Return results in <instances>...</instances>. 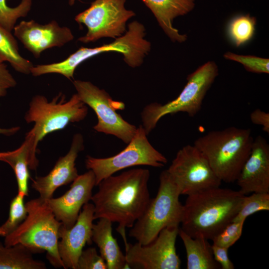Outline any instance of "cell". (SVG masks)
Returning a JSON list of instances; mask_svg holds the SVG:
<instances>
[{"label":"cell","instance_id":"obj_18","mask_svg":"<svg viewBox=\"0 0 269 269\" xmlns=\"http://www.w3.org/2000/svg\"><path fill=\"white\" fill-rule=\"evenodd\" d=\"M151 10L159 26L174 42H184L186 34H181L173 25V20L191 12L195 7L194 0H141Z\"/></svg>","mask_w":269,"mask_h":269},{"label":"cell","instance_id":"obj_20","mask_svg":"<svg viewBox=\"0 0 269 269\" xmlns=\"http://www.w3.org/2000/svg\"><path fill=\"white\" fill-rule=\"evenodd\" d=\"M112 222L100 218L92 227V240L98 247L100 255L104 259L107 269H130L125 255L122 253L116 239L112 234Z\"/></svg>","mask_w":269,"mask_h":269},{"label":"cell","instance_id":"obj_5","mask_svg":"<svg viewBox=\"0 0 269 269\" xmlns=\"http://www.w3.org/2000/svg\"><path fill=\"white\" fill-rule=\"evenodd\" d=\"M180 191L166 170L159 176V185L155 197L150 199L141 216L129 233L142 245L152 242L164 228L179 227L183 205L179 201Z\"/></svg>","mask_w":269,"mask_h":269},{"label":"cell","instance_id":"obj_6","mask_svg":"<svg viewBox=\"0 0 269 269\" xmlns=\"http://www.w3.org/2000/svg\"><path fill=\"white\" fill-rule=\"evenodd\" d=\"M88 106L77 94L66 100V96L59 93L51 101L43 95L32 97L24 116L27 123H34L26 134L33 139V148L37 152L40 141L52 132L64 129L70 123L83 121L88 114Z\"/></svg>","mask_w":269,"mask_h":269},{"label":"cell","instance_id":"obj_29","mask_svg":"<svg viewBox=\"0 0 269 269\" xmlns=\"http://www.w3.org/2000/svg\"><path fill=\"white\" fill-rule=\"evenodd\" d=\"M245 221H232L212 240L213 244L229 249L241 237Z\"/></svg>","mask_w":269,"mask_h":269},{"label":"cell","instance_id":"obj_23","mask_svg":"<svg viewBox=\"0 0 269 269\" xmlns=\"http://www.w3.org/2000/svg\"><path fill=\"white\" fill-rule=\"evenodd\" d=\"M0 55L15 71L24 74L30 73L33 66L32 63L20 55L17 41L11 32L0 25Z\"/></svg>","mask_w":269,"mask_h":269},{"label":"cell","instance_id":"obj_15","mask_svg":"<svg viewBox=\"0 0 269 269\" xmlns=\"http://www.w3.org/2000/svg\"><path fill=\"white\" fill-rule=\"evenodd\" d=\"M95 186V175L89 170L79 175L63 195L47 200L55 217L65 228L70 229L75 224L81 209L91 200Z\"/></svg>","mask_w":269,"mask_h":269},{"label":"cell","instance_id":"obj_33","mask_svg":"<svg viewBox=\"0 0 269 269\" xmlns=\"http://www.w3.org/2000/svg\"><path fill=\"white\" fill-rule=\"evenodd\" d=\"M250 120L255 125L262 127L263 131L269 134V113L257 109L250 114Z\"/></svg>","mask_w":269,"mask_h":269},{"label":"cell","instance_id":"obj_27","mask_svg":"<svg viewBox=\"0 0 269 269\" xmlns=\"http://www.w3.org/2000/svg\"><path fill=\"white\" fill-rule=\"evenodd\" d=\"M7 0H0V25L11 32L17 20L25 16L30 9L32 0H21L16 6L11 7L6 4Z\"/></svg>","mask_w":269,"mask_h":269},{"label":"cell","instance_id":"obj_24","mask_svg":"<svg viewBox=\"0 0 269 269\" xmlns=\"http://www.w3.org/2000/svg\"><path fill=\"white\" fill-rule=\"evenodd\" d=\"M256 22V17L249 14L238 15L231 20L228 27V34L235 46L240 47L253 38Z\"/></svg>","mask_w":269,"mask_h":269},{"label":"cell","instance_id":"obj_17","mask_svg":"<svg viewBox=\"0 0 269 269\" xmlns=\"http://www.w3.org/2000/svg\"><path fill=\"white\" fill-rule=\"evenodd\" d=\"M236 181L244 195L269 193V144L261 135L254 139L251 153Z\"/></svg>","mask_w":269,"mask_h":269},{"label":"cell","instance_id":"obj_9","mask_svg":"<svg viewBox=\"0 0 269 269\" xmlns=\"http://www.w3.org/2000/svg\"><path fill=\"white\" fill-rule=\"evenodd\" d=\"M126 0H95L75 20L85 24L87 32L78 40L84 43L100 38L116 39L126 32V23L135 13L125 7Z\"/></svg>","mask_w":269,"mask_h":269},{"label":"cell","instance_id":"obj_16","mask_svg":"<svg viewBox=\"0 0 269 269\" xmlns=\"http://www.w3.org/2000/svg\"><path fill=\"white\" fill-rule=\"evenodd\" d=\"M84 149L83 135L74 134L70 148L66 154L60 157L49 173L32 179V188L39 197L48 200L52 198L55 190L61 186L72 182L79 176L75 161L79 153Z\"/></svg>","mask_w":269,"mask_h":269},{"label":"cell","instance_id":"obj_13","mask_svg":"<svg viewBox=\"0 0 269 269\" xmlns=\"http://www.w3.org/2000/svg\"><path fill=\"white\" fill-rule=\"evenodd\" d=\"M94 212L93 204L86 203L72 227L66 229L62 225L60 226L58 251L64 269H77L83 248L86 244H92Z\"/></svg>","mask_w":269,"mask_h":269},{"label":"cell","instance_id":"obj_36","mask_svg":"<svg viewBox=\"0 0 269 269\" xmlns=\"http://www.w3.org/2000/svg\"><path fill=\"white\" fill-rule=\"evenodd\" d=\"M4 61H5L3 58L0 55V64L3 63Z\"/></svg>","mask_w":269,"mask_h":269},{"label":"cell","instance_id":"obj_28","mask_svg":"<svg viewBox=\"0 0 269 269\" xmlns=\"http://www.w3.org/2000/svg\"><path fill=\"white\" fill-rule=\"evenodd\" d=\"M225 59L241 63L248 71L256 73H269V59L253 55H243L227 52Z\"/></svg>","mask_w":269,"mask_h":269},{"label":"cell","instance_id":"obj_30","mask_svg":"<svg viewBox=\"0 0 269 269\" xmlns=\"http://www.w3.org/2000/svg\"><path fill=\"white\" fill-rule=\"evenodd\" d=\"M77 269H107L104 259L94 247L83 250L77 263Z\"/></svg>","mask_w":269,"mask_h":269},{"label":"cell","instance_id":"obj_19","mask_svg":"<svg viewBox=\"0 0 269 269\" xmlns=\"http://www.w3.org/2000/svg\"><path fill=\"white\" fill-rule=\"evenodd\" d=\"M0 161L7 163L15 175L18 193L28 196V181L30 178L28 169L36 170L39 161L33 149V139L26 134L25 140L17 149L0 152Z\"/></svg>","mask_w":269,"mask_h":269},{"label":"cell","instance_id":"obj_12","mask_svg":"<svg viewBox=\"0 0 269 269\" xmlns=\"http://www.w3.org/2000/svg\"><path fill=\"white\" fill-rule=\"evenodd\" d=\"M179 227L162 229L147 245L138 242L125 244L126 260L130 267L142 269H179L180 259L176 253V240Z\"/></svg>","mask_w":269,"mask_h":269},{"label":"cell","instance_id":"obj_7","mask_svg":"<svg viewBox=\"0 0 269 269\" xmlns=\"http://www.w3.org/2000/svg\"><path fill=\"white\" fill-rule=\"evenodd\" d=\"M218 75V68L214 61H208L188 75L187 83L178 96L164 104L151 103L141 113L142 126L147 135L158 122L167 115L179 112L195 116L201 110L204 98Z\"/></svg>","mask_w":269,"mask_h":269},{"label":"cell","instance_id":"obj_25","mask_svg":"<svg viewBox=\"0 0 269 269\" xmlns=\"http://www.w3.org/2000/svg\"><path fill=\"white\" fill-rule=\"evenodd\" d=\"M25 196L18 193L9 204L8 217L0 226V237H5L12 233L23 222L27 215L24 203Z\"/></svg>","mask_w":269,"mask_h":269},{"label":"cell","instance_id":"obj_14","mask_svg":"<svg viewBox=\"0 0 269 269\" xmlns=\"http://www.w3.org/2000/svg\"><path fill=\"white\" fill-rule=\"evenodd\" d=\"M13 30L14 35L36 58L45 50L63 46L74 39L70 28L60 26L54 20L46 24L23 20Z\"/></svg>","mask_w":269,"mask_h":269},{"label":"cell","instance_id":"obj_35","mask_svg":"<svg viewBox=\"0 0 269 269\" xmlns=\"http://www.w3.org/2000/svg\"><path fill=\"white\" fill-rule=\"evenodd\" d=\"M75 0H68L69 4L70 5H73L74 3H75Z\"/></svg>","mask_w":269,"mask_h":269},{"label":"cell","instance_id":"obj_4","mask_svg":"<svg viewBox=\"0 0 269 269\" xmlns=\"http://www.w3.org/2000/svg\"><path fill=\"white\" fill-rule=\"evenodd\" d=\"M27 215L12 233L4 237V245L21 244L35 253L47 252L46 258L55 268H63L58 251L62 223L57 220L47 200L39 197L25 203Z\"/></svg>","mask_w":269,"mask_h":269},{"label":"cell","instance_id":"obj_31","mask_svg":"<svg viewBox=\"0 0 269 269\" xmlns=\"http://www.w3.org/2000/svg\"><path fill=\"white\" fill-rule=\"evenodd\" d=\"M213 257L222 269H234L235 266L228 256V249L214 244L211 245Z\"/></svg>","mask_w":269,"mask_h":269},{"label":"cell","instance_id":"obj_32","mask_svg":"<svg viewBox=\"0 0 269 269\" xmlns=\"http://www.w3.org/2000/svg\"><path fill=\"white\" fill-rule=\"evenodd\" d=\"M16 81L9 72L6 66L2 63L0 64V97L6 95L7 90L15 87Z\"/></svg>","mask_w":269,"mask_h":269},{"label":"cell","instance_id":"obj_1","mask_svg":"<svg viewBox=\"0 0 269 269\" xmlns=\"http://www.w3.org/2000/svg\"><path fill=\"white\" fill-rule=\"evenodd\" d=\"M149 177V171L141 168L113 174L98 184L97 192L92 196L94 220L105 218L117 223L116 230L124 244L127 243L126 229L134 226L150 199Z\"/></svg>","mask_w":269,"mask_h":269},{"label":"cell","instance_id":"obj_8","mask_svg":"<svg viewBox=\"0 0 269 269\" xmlns=\"http://www.w3.org/2000/svg\"><path fill=\"white\" fill-rule=\"evenodd\" d=\"M147 135L143 127L140 125L127 147L118 154L106 158L87 155L86 167L93 172L96 186L104 178L128 167L138 165L163 167L167 159L151 144Z\"/></svg>","mask_w":269,"mask_h":269},{"label":"cell","instance_id":"obj_22","mask_svg":"<svg viewBox=\"0 0 269 269\" xmlns=\"http://www.w3.org/2000/svg\"><path fill=\"white\" fill-rule=\"evenodd\" d=\"M35 252L18 244L6 246L0 242V269H45V263L35 259Z\"/></svg>","mask_w":269,"mask_h":269},{"label":"cell","instance_id":"obj_3","mask_svg":"<svg viewBox=\"0 0 269 269\" xmlns=\"http://www.w3.org/2000/svg\"><path fill=\"white\" fill-rule=\"evenodd\" d=\"M250 129L230 127L209 132L194 142L222 182L236 181L252 148Z\"/></svg>","mask_w":269,"mask_h":269},{"label":"cell","instance_id":"obj_11","mask_svg":"<svg viewBox=\"0 0 269 269\" xmlns=\"http://www.w3.org/2000/svg\"><path fill=\"white\" fill-rule=\"evenodd\" d=\"M73 85L80 100L95 112L98 122L93 127L97 132L113 135L125 143L134 137L137 127L125 121L116 112L115 104L109 94L89 81L74 80Z\"/></svg>","mask_w":269,"mask_h":269},{"label":"cell","instance_id":"obj_34","mask_svg":"<svg viewBox=\"0 0 269 269\" xmlns=\"http://www.w3.org/2000/svg\"><path fill=\"white\" fill-rule=\"evenodd\" d=\"M19 130V127H14L8 129L0 128V134H3L6 136L12 135L17 133Z\"/></svg>","mask_w":269,"mask_h":269},{"label":"cell","instance_id":"obj_21","mask_svg":"<svg viewBox=\"0 0 269 269\" xmlns=\"http://www.w3.org/2000/svg\"><path fill=\"white\" fill-rule=\"evenodd\" d=\"M178 235L186 250L187 269H221L214 259L208 240L203 237L192 238L180 227Z\"/></svg>","mask_w":269,"mask_h":269},{"label":"cell","instance_id":"obj_26","mask_svg":"<svg viewBox=\"0 0 269 269\" xmlns=\"http://www.w3.org/2000/svg\"><path fill=\"white\" fill-rule=\"evenodd\" d=\"M269 210V193L254 192L244 195L240 209L232 221H245L248 217L261 211Z\"/></svg>","mask_w":269,"mask_h":269},{"label":"cell","instance_id":"obj_10","mask_svg":"<svg viewBox=\"0 0 269 269\" xmlns=\"http://www.w3.org/2000/svg\"><path fill=\"white\" fill-rule=\"evenodd\" d=\"M167 171L181 195L188 196L220 187L222 182L207 159L194 145L187 144L179 149Z\"/></svg>","mask_w":269,"mask_h":269},{"label":"cell","instance_id":"obj_2","mask_svg":"<svg viewBox=\"0 0 269 269\" xmlns=\"http://www.w3.org/2000/svg\"><path fill=\"white\" fill-rule=\"evenodd\" d=\"M244 195L240 191L220 187L188 195L180 228L192 238L212 240L233 221Z\"/></svg>","mask_w":269,"mask_h":269}]
</instances>
